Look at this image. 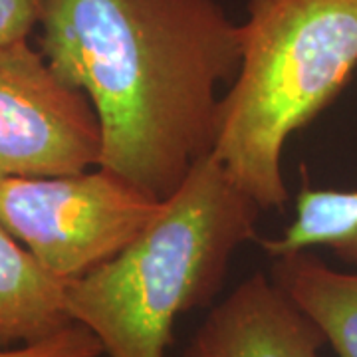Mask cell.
Masks as SVG:
<instances>
[{
    "label": "cell",
    "instance_id": "1",
    "mask_svg": "<svg viewBox=\"0 0 357 357\" xmlns=\"http://www.w3.org/2000/svg\"><path fill=\"white\" fill-rule=\"evenodd\" d=\"M40 28L52 70L100 119V167L171 199L215 151L241 24L218 0H46Z\"/></svg>",
    "mask_w": 357,
    "mask_h": 357
},
{
    "label": "cell",
    "instance_id": "2",
    "mask_svg": "<svg viewBox=\"0 0 357 357\" xmlns=\"http://www.w3.org/2000/svg\"><path fill=\"white\" fill-rule=\"evenodd\" d=\"M260 211L215 155L204 157L126 250L68 282L70 316L105 357H167L177 318L213 302Z\"/></svg>",
    "mask_w": 357,
    "mask_h": 357
},
{
    "label": "cell",
    "instance_id": "3",
    "mask_svg": "<svg viewBox=\"0 0 357 357\" xmlns=\"http://www.w3.org/2000/svg\"><path fill=\"white\" fill-rule=\"evenodd\" d=\"M243 60L213 155L262 211L284 208L282 151L357 68V0H248Z\"/></svg>",
    "mask_w": 357,
    "mask_h": 357
},
{
    "label": "cell",
    "instance_id": "4",
    "mask_svg": "<svg viewBox=\"0 0 357 357\" xmlns=\"http://www.w3.org/2000/svg\"><path fill=\"white\" fill-rule=\"evenodd\" d=\"M157 201L114 171L0 181V222L62 280L109 262L151 225Z\"/></svg>",
    "mask_w": 357,
    "mask_h": 357
},
{
    "label": "cell",
    "instance_id": "5",
    "mask_svg": "<svg viewBox=\"0 0 357 357\" xmlns=\"http://www.w3.org/2000/svg\"><path fill=\"white\" fill-rule=\"evenodd\" d=\"M102 161V128L79 89L28 40L0 46V181L72 175Z\"/></svg>",
    "mask_w": 357,
    "mask_h": 357
},
{
    "label": "cell",
    "instance_id": "6",
    "mask_svg": "<svg viewBox=\"0 0 357 357\" xmlns=\"http://www.w3.org/2000/svg\"><path fill=\"white\" fill-rule=\"evenodd\" d=\"M324 344L314 319L256 272L211 310L185 357H319Z\"/></svg>",
    "mask_w": 357,
    "mask_h": 357
},
{
    "label": "cell",
    "instance_id": "7",
    "mask_svg": "<svg viewBox=\"0 0 357 357\" xmlns=\"http://www.w3.org/2000/svg\"><path fill=\"white\" fill-rule=\"evenodd\" d=\"M68 280L54 276L0 222V349L44 340L74 324Z\"/></svg>",
    "mask_w": 357,
    "mask_h": 357
},
{
    "label": "cell",
    "instance_id": "8",
    "mask_svg": "<svg viewBox=\"0 0 357 357\" xmlns=\"http://www.w3.org/2000/svg\"><path fill=\"white\" fill-rule=\"evenodd\" d=\"M270 274L314 319L337 357H357V274L333 270L307 250L274 258Z\"/></svg>",
    "mask_w": 357,
    "mask_h": 357
},
{
    "label": "cell",
    "instance_id": "9",
    "mask_svg": "<svg viewBox=\"0 0 357 357\" xmlns=\"http://www.w3.org/2000/svg\"><path fill=\"white\" fill-rule=\"evenodd\" d=\"M330 248L349 264H357V191L304 187L296 199V217L280 238L262 241L272 258Z\"/></svg>",
    "mask_w": 357,
    "mask_h": 357
},
{
    "label": "cell",
    "instance_id": "10",
    "mask_svg": "<svg viewBox=\"0 0 357 357\" xmlns=\"http://www.w3.org/2000/svg\"><path fill=\"white\" fill-rule=\"evenodd\" d=\"M0 357H105V354L98 337L74 321L44 340L0 349Z\"/></svg>",
    "mask_w": 357,
    "mask_h": 357
},
{
    "label": "cell",
    "instance_id": "11",
    "mask_svg": "<svg viewBox=\"0 0 357 357\" xmlns=\"http://www.w3.org/2000/svg\"><path fill=\"white\" fill-rule=\"evenodd\" d=\"M44 8L46 0H0V46L30 38Z\"/></svg>",
    "mask_w": 357,
    "mask_h": 357
}]
</instances>
